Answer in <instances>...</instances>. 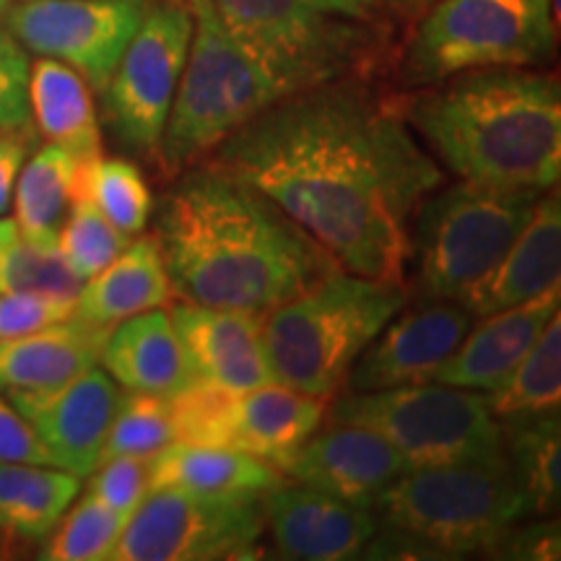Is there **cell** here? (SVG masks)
Segmentation results:
<instances>
[{
  "mask_svg": "<svg viewBox=\"0 0 561 561\" xmlns=\"http://www.w3.org/2000/svg\"><path fill=\"white\" fill-rule=\"evenodd\" d=\"M271 198L356 276L405 284L413 210L445 172L398 100L339 79L273 102L206 159Z\"/></svg>",
  "mask_w": 561,
  "mask_h": 561,
  "instance_id": "6da1fadb",
  "label": "cell"
},
{
  "mask_svg": "<svg viewBox=\"0 0 561 561\" xmlns=\"http://www.w3.org/2000/svg\"><path fill=\"white\" fill-rule=\"evenodd\" d=\"M157 234L180 301L263 318L339 268L271 198L201 161L172 180Z\"/></svg>",
  "mask_w": 561,
  "mask_h": 561,
  "instance_id": "7a4b0ae2",
  "label": "cell"
},
{
  "mask_svg": "<svg viewBox=\"0 0 561 561\" xmlns=\"http://www.w3.org/2000/svg\"><path fill=\"white\" fill-rule=\"evenodd\" d=\"M434 87V83H432ZM403 121L460 180L546 193L561 174V89L551 73L483 68L398 100Z\"/></svg>",
  "mask_w": 561,
  "mask_h": 561,
  "instance_id": "3957f363",
  "label": "cell"
},
{
  "mask_svg": "<svg viewBox=\"0 0 561 561\" xmlns=\"http://www.w3.org/2000/svg\"><path fill=\"white\" fill-rule=\"evenodd\" d=\"M380 530L367 559L491 553L528 515L507 460L409 468L371 502Z\"/></svg>",
  "mask_w": 561,
  "mask_h": 561,
  "instance_id": "277c9868",
  "label": "cell"
},
{
  "mask_svg": "<svg viewBox=\"0 0 561 561\" xmlns=\"http://www.w3.org/2000/svg\"><path fill=\"white\" fill-rule=\"evenodd\" d=\"M409 299L405 284L356 276L341 265L328 271L261 318L273 380L328 401Z\"/></svg>",
  "mask_w": 561,
  "mask_h": 561,
  "instance_id": "5b68a950",
  "label": "cell"
},
{
  "mask_svg": "<svg viewBox=\"0 0 561 561\" xmlns=\"http://www.w3.org/2000/svg\"><path fill=\"white\" fill-rule=\"evenodd\" d=\"M185 3L193 13V39L157 153L164 180L206 161L231 133L289 96L224 30L210 0Z\"/></svg>",
  "mask_w": 561,
  "mask_h": 561,
  "instance_id": "8992f818",
  "label": "cell"
},
{
  "mask_svg": "<svg viewBox=\"0 0 561 561\" xmlns=\"http://www.w3.org/2000/svg\"><path fill=\"white\" fill-rule=\"evenodd\" d=\"M541 193L460 180L442 182L413 210L411 257L419 297H466L502 261Z\"/></svg>",
  "mask_w": 561,
  "mask_h": 561,
  "instance_id": "52a82bcc",
  "label": "cell"
},
{
  "mask_svg": "<svg viewBox=\"0 0 561 561\" xmlns=\"http://www.w3.org/2000/svg\"><path fill=\"white\" fill-rule=\"evenodd\" d=\"M557 0H437L405 45L403 81L541 66L557 50Z\"/></svg>",
  "mask_w": 561,
  "mask_h": 561,
  "instance_id": "ba28073f",
  "label": "cell"
},
{
  "mask_svg": "<svg viewBox=\"0 0 561 561\" xmlns=\"http://www.w3.org/2000/svg\"><path fill=\"white\" fill-rule=\"evenodd\" d=\"M328 421L359 424L382 434L409 468L453 462H502V426L486 392L442 382L405 385L335 398Z\"/></svg>",
  "mask_w": 561,
  "mask_h": 561,
  "instance_id": "9c48e42d",
  "label": "cell"
},
{
  "mask_svg": "<svg viewBox=\"0 0 561 561\" xmlns=\"http://www.w3.org/2000/svg\"><path fill=\"white\" fill-rule=\"evenodd\" d=\"M231 37L286 94L339 79H362L377 55L367 24L318 9L312 0H210Z\"/></svg>",
  "mask_w": 561,
  "mask_h": 561,
  "instance_id": "30bf717a",
  "label": "cell"
},
{
  "mask_svg": "<svg viewBox=\"0 0 561 561\" xmlns=\"http://www.w3.org/2000/svg\"><path fill=\"white\" fill-rule=\"evenodd\" d=\"M263 496H195L151 489L125 523L110 561L255 559Z\"/></svg>",
  "mask_w": 561,
  "mask_h": 561,
  "instance_id": "8fae6325",
  "label": "cell"
},
{
  "mask_svg": "<svg viewBox=\"0 0 561 561\" xmlns=\"http://www.w3.org/2000/svg\"><path fill=\"white\" fill-rule=\"evenodd\" d=\"M193 39L185 0L149 3L138 32L104 87V115L121 146L157 164L178 83Z\"/></svg>",
  "mask_w": 561,
  "mask_h": 561,
  "instance_id": "7c38bea8",
  "label": "cell"
},
{
  "mask_svg": "<svg viewBox=\"0 0 561 561\" xmlns=\"http://www.w3.org/2000/svg\"><path fill=\"white\" fill-rule=\"evenodd\" d=\"M149 11V0H19L3 16L24 50L66 62L102 91Z\"/></svg>",
  "mask_w": 561,
  "mask_h": 561,
  "instance_id": "4fadbf2b",
  "label": "cell"
},
{
  "mask_svg": "<svg viewBox=\"0 0 561 561\" xmlns=\"http://www.w3.org/2000/svg\"><path fill=\"white\" fill-rule=\"evenodd\" d=\"M476 322L462 301L419 297L377 333L354 362L348 392H377L432 382L434 371L466 339Z\"/></svg>",
  "mask_w": 561,
  "mask_h": 561,
  "instance_id": "5bb4252c",
  "label": "cell"
},
{
  "mask_svg": "<svg viewBox=\"0 0 561 561\" xmlns=\"http://www.w3.org/2000/svg\"><path fill=\"white\" fill-rule=\"evenodd\" d=\"M21 416L30 421L55 468L87 479L100 466L121 390L107 371L91 367L73 380L47 390L3 392Z\"/></svg>",
  "mask_w": 561,
  "mask_h": 561,
  "instance_id": "9a60e30c",
  "label": "cell"
},
{
  "mask_svg": "<svg viewBox=\"0 0 561 561\" xmlns=\"http://www.w3.org/2000/svg\"><path fill=\"white\" fill-rule=\"evenodd\" d=\"M265 533L280 559H359L380 530L375 512L299 481H280L263 494Z\"/></svg>",
  "mask_w": 561,
  "mask_h": 561,
  "instance_id": "2e32d148",
  "label": "cell"
},
{
  "mask_svg": "<svg viewBox=\"0 0 561 561\" xmlns=\"http://www.w3.org/2000/svg\"><path fill=\"white\" fill-rule=\"evenodd\" d=\"M405 471L409 462L382 434L328 421V430L314 432L286 462L284 476L371 510V502Z\"/></svg>",
  "mask_w": 561,
  "mask_h": 561,
  "instance_id": "e0dca14e",
  "label": "cell"
},
{
  "mask_svg": "<svg viewBox=\"0 0 561 561\" xmlns=\"http://www.w3.org/2000/svg\"><path fill=\"white\" fill-rule=\"evenodd\" d=\"M170 318L195 380L221 385L234 392L273 382L257 314L174 301Z\"/></svg>",
  "mask_w": 561,
  "mask_h": 561,
  "instance_id": "ac0fdd59",
  "label": "cell"
},
{
  "mask_svg": "<svg viewBox=\"0 0 561 561\" xmlns=\"http://www.w3.org/2000/svg\"><path fill=\"white\" fill-rule=\"evenodd\" d=\"M559 299L561 286L525 305L476 318L460 346L434 371L432 382L486 392V396L494 392L559 312Z\"/></svg>",
  "mask_w": 561,
  "mask_h": 561,
  "instance_id": "d6986e66",
  "label": "cell"
},
{
  "mask_svg": "<svg viewBox=\"0 0 561 561\" xmlns=\"http://www.w3.org/2000/svg\"><path fill=\"white\" fill-rule=\"evenodd\" d=\"M561 276V201L557 193H541L517 240L502 261L468 289L460 301L473 318L510 310L557 289Z\"/></svg>",
  "mask_w": 561,
  "mask_h": 561,
  "instance_id": "ffe728a7",
  "label": "cell"
},
{
  "mask_svg": "<svg viewBox=\"0 0 561 561\" xmlns=\"http://www.w3.org/2000/svg\"><path fill=\"white\" fill-rule=\"evenodd\" d=\"M325 421V401L280 382L237 392L229 447L268 462L284 473L286 462Z\"/></svg>",
  "mask_w": 561,
  "mask_h": 561,
  "instance_id": "44dd1931",
  "label": "cell"
},
{
  "mask_svg": "<svg viewBox=\"0 0 561 561\" xmlns=\"http://www.w3.org/2000/svg\"><path fill=\"white\" fill-rule=\"evenodd\" d=\"M104 371L125 390L170 398L195 380L170 310H149L117 322L102 346Z\"/></svg>",
  "mask_w": 561,
  "mask_h": 561,
  "instance_id": "7402d4cb",
  "label": "cell"
},
{
  "mask_svg": "<svg viewBox=\"0 0 561 561\" xmlns=\"http://www.w3.org/2000/svg\"><path fill=\"white\" fill-rule=\"evenodd\" d=\"M112 328L70 318L45 331L0 341V392L47 390L96 367Z\"/></svg>",
  "mask_w": 561,
  "mask_h": 561,
  "instance_id": "603a6c76",
  "label": "cell"
},
{
  "mask_svg": "<svg viewBox=\"0 0 561 561\" xmlns=\"http://www.w3.org/2000/svg\"><path fill=\"white\" fill-rule=\"evenodd\" d=\"M151 489H174L195 496H263L284 473L252 455L219 445L172 442L149 460Z\"/></svg>",
  "mask_w": 561,
  "mask_h": 561,
  "instance_id": "cb8c5ba5",
  "label": "cell"
},
{
  "mask_svg": "<svg viewBox=\"0 0 561 561\" xmlns=\"http://www.w3.org/2000/svg\"><path fill=\"white\" fill-rule=\"evenodd\" d=\"M174 301L172 280L153 237L128 242L121 255L91 276L76 299L73 318L91 325L115 328L133 314Z\"/></svg>",
  "mask_w": 561,
  "mask_h": 561,
  "instance_id": "d4e9b609",
  "label": "cell"
},
{
  "mask_svg": "<svg viewBox=\"0 0 561 561\" xmlns=\"http://www.w3.org/2000/svg\"><path fill=\"white\" fill-rule=\"evenodd\" d=\"M30 110L47 144H58L83 161L102 153L100 117L79 70L39 55L30 68Z\"/></svg>",
  "mask_w": 561,
  "mask_h": 561,
  "instance_id": "484cf974",
  "label": "cell"
},
{
  "mask_svg": "<svg viewBox=\"0 0 561 561\" xmlns=\"http://www.w3.org/2000/svg\"><path fill=\"white\" fill-rule=\"evenodd\" d=\"M81 491L79 476L34 462H0V536L37 543Z\"/></svg>",
  "mask_w": 561,
  "mask_h": 561,
  "instance_id": "4316f807",
  "label": "cell"
},
{
  "mask_svg": "<svg viewBox=\"0 0 561 561\" xmlns=\"http://www.w3.org/2000/svg\"><path fill=\"white\" fill-rule=\"evenodd\" d=\"M81 161L58 144H45L26 164H21L11 201L21 240L42 248H58V234L73 203Z\"/></svg>",
  "mask_w": 561,
  "mask_h": 561,
  "instance_id": "83f0119b",
  "label": "cell"
},
{
  "mask_svg": "<svg viewBox=\"0 0 561 561\" xmlns=\"http://www.w3.org/2000/svg\"><path fill=\"white\" fill-rule=\"evenodd\" d=\"M504 458L520 489L528 515L551 517L561 504V419L559 411L504 419Z\"/></svg>",
  "mask_w": 561,
  "mask_h": 561,
  "instance_id": "f1b7e54d",
  "label": "cell"
},
{
  "mask_svg": "<svg viewBox=\"0 0 561 561\" xmlns=\"http://www.w3.org/2000/svg\"><path fill=\"white\" fill-rule=\"evenodd\" d=\"M496 421L559 411L561 403V318L549 320L541 335L525 351L510 377L486 396Z\"/></svg>",
  "mask_w": 561,
  "mask_h": 561,
  "instance_id": "f546056e",
  "label": "cell"
},
{
  "mask_svg": "<svg viewBox=\"0 0 561 561\" xmlns=\"http://www.w3.org/2000/svg\"><path fill=\"white\" fill-rule=\"evenodd\" d=\"M73 198H89L125 237L140 234L153 210L144 172L128 159H107L104 153L81 161Z\"/></svg>",
  "mask_w": 561,
  "mask_h": 561,
  "instance_id": "4dcf8cb0",
  "label": "cell"
},
{
  "mask_svg": "<svg viewBox=\"0 0 561 561\" xmlns=\"http://www.w3.org/2000/svg\"><path fill=\"white\" fill-rule=\"evenodd\" d=\"M128 517L83 494L70 504L47 536L39 559L47 561H107L121 541Z\"/></svg>",
  "mask_w": 561,
  "mask_h": 561,
  "instance_id": "1f68e13d",
  "label": "cell"
},
{
  "mask_svg": "<svg viewBox=\"0 0 561 561\" xmlns=\"http://www.w3.org/2000/svg\"><path fill=\"white\" fill-rule=\"evenodd\" d=\"M172 442L174 426L167 398L153 396V392L125 390L121 392V403H117L107 439H104L102 460L112 455L151 460Z\"/></svg>",
  "mask_w": 561,
  "mask_h": 561,
  "instance_id": "d6a6232c",
  "label": "cell"
},
{
  "mask_svg": "<svg viewBox=\"0 0 561 561\" xmlns=\"http://www.w3.org/2000/svg\"><path fill=\"white\" fill-rule=\"evenodd\" d=\"M125 237L89 198H73L58 234V250L83 280L96 276L128 248Z\"/></svg>",
  "mask_w": 561,
  "mask_h": 561,
  "instance_id": "836d02e7",
  "label": "cell"
},
{
  "mask_svg": "<svg viewBox=\"0 0 561 561\" xmlns=\"http://www.w3.org/2000/svg\"><path fill=\"white\" fill-rule=\"evenodd\" d=\"M174 426V442L229 447L231 413L237 392L221 385L193 380L167 398Z\"/></svg>",
  "mask_w": 561,
  "mask_h": 561,
  "instance_id": "e575fe53",
  "label": "cell"
},
{
  "mask_svg": "<svg viewBox=\"0 0 561 561\" xmlns=\"http://www.w3.org/2000/svg\"><path fill=\"white\" fill-rule=\"evenodd\" d=\"M83 280L62 257L58 248H42L16 237L3 263L0 291H32L76 301L83 289Z\"/></svg>",
  "mask_w": 561,
  "mask_h": 561,
  "instance_id": "d590c367",
  "label": "cell"
},
{
  "mask_svg": "<svg viewBox=\"0 0 561 561\" xmlns=\"http://www.w3.org/2000/svg\"><path fill=\"white\" fill-rule=\"evenodd\" d=\"M151 491L149 460L130 458V455H112L100 460V466L89 473L87 494L107 504L110 510L130 517L146 494Z\"/></svg>",
  "mask_w": 561,
  "mask_h": 561,
  "instance_id": "8d00e7d4",
  "label": "cell"
},
{
  "mask_svg": "<svg viewBox=\"0 0 561 561\" xmlns=\"http://www.w3.org/2000/svg\"><path fill=\"white\" fill-rule=\"evenodd\" d=\"M30 68L24 47L0 30V133H34Z\"/></svg>",
  "mask_w": 561,
  "mask_h": 561,
  "instance_id": "74e56055",
  "label": "cell"
},
{
  "mask_svg": "<svg viewBox=\"0 0 561 561\" xmlns=\"http://www.w3.org/2000/svg\"><path fill=\"white\" fill-rule=\"evenodd\" d=\"M76 301L32 291H0V341L19 339L73 318Z\"/></svg>",
  "mask_w": 561,
  "mask_h": 561,
  "instance_id": "f35d334b",
  "label": "cell"
},
{
  "mask_svg": "<svg viewBox=\"0 0 561 561\" xmlns=\"http://www.w3.org/2000/svg\"><path fill=\"white\" fill-rule=\"evenodd\" d=\"M0 462H34V466L55 468L37 432L13 409L5 396H0Z\"/></svg>",
  "mask_w": 561,
  "mask_h": 561,
  "instance_id": "ab89813d",
  "label": "cell"
},
{
  "mask_svg": "<svg viewBox=\"0 0 561 561\" xmlns=\"http://www.w3.org/2000/svg\"><path fill=\"white\" fill-rule=\"evenodd\" d=\"M559 523L551 517H543V523L525 525V528H512L502 543L491 551V557H507V559H530V561H557L561 557L559 543Z\"/></svg>",
  "mask_w": 561,
  "mask_h": 561,
  "instance_id": "60d3db41",
  "label": "cell"
},
{
  "mask_svg": "<svg viewBox=\"0 0 561 561\" xmlns=\"http://www.w3.org/2000/svg\"><path fill=\"white\" fill-rule=\"evenodd\" d=\"M34 140V133H0V216L11 208L13 187Z\"/></svg>",
  "mask_w": 561,
  "mask_h": 561,
  "instance_id": "b9f144b4",
  "label": "cell"
},
{
  "mask_svg": "<svg viewBox=\"0 0 561 561\" xmlns=\"http://www.w3.org/2000/svg\"><path fill=\"white\" fill-rule=\"evenodd\" d=\"M312 3L333 16L362 21V24H371L380 13V0H312Z\"/></svg>",
  "mask_w": 561,
  "mask_h": 561,
  "instance_id": "7bdbcfd3",
  "label": "cell"
},
{
  "mask_svg": "<svg viewBox=\"0 0 561 561\" xmlns=\"http://www.w3.org/2000/svg\"><path fill=\"white\" fill-rule=\"evenodd\" d=\"M16 237H19L16 221H13V219H0V276H3L5 255H9V250L13 248V242H16Z\"/></svg>",
  "mask_w": 561,
  "mask_h": 561,
  "instance_id": "ee69618b",
  "label": "cell"
},
{
  "mask_svg": "<svg viewBox=\"0 0 561 561\" xmlns=\"http://www.w3.org/2000/svg\"><path fill=\"white\" fill-rule=\"evenodd\" d=\"M388 3H390V5H396V9H401V11H409V13H413V11L424 9V5L434 3V0H388Z\"/></svg>",
  "mask_w": 561,
  "mask_h": 561,
  "instance_id": "f6af8a7d",
  "label": "cell"
},
{
  "mask_svg": "<svg viewBox=\"0 0 561 561\" xmlns=\"http://www.w3.org/2000/svg\"><path fill=\"white\" fill-rule=\"evenodd\" d=\"M9 5H11V0H0V21H3L5 11H9Z\"/></svg>",
  "mask_w": 561,
  "mask_h": 561,
  "instance_id": "bcb514c9",
  "label": "cell"
}]
</instances>
